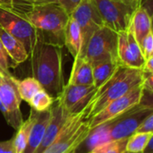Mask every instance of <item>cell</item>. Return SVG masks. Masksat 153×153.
Here are the masks:
<instances>
[{
    "label": "cell",
    "mask_w": 153,
    "mask_h": 153,
    "mask_svg": "<svg viewBox=\"0 0 153 153\" xmlns=\"http://www.w3.org/2000/svg\"><path fill=\"white\" fill-rule=\"evenodd\" d=\"M10 10L26 19L43 41L64 46V30L69 15L57 2L34 4L13 0Z\"/></svg>",
    "instance_id": "1"
},
{
    "label": "cell",
    "mask_w": 153,
    "mask_h": 153,
    "mask_svg": "<svg viewBox=\"0 0 153 153\" xmlns=\"http://www.w3.org/2000/svg\"><path fill=\"white\" fill-rule=\"evenodd\" d=\"M32 77L53 99H57L65 86L62 69V47L37 37L29 56Z\"/></svg>",
    "instance_id": "2"
},
{
    "label": "cell",
    "mask_w": 153,
    "mask_h": 153,
    "mask_svg": "<svg viewBox=\"0 0 153 153\" xmlns=\"http://www.w3.org/2000/svg\"><path fill=\"white\" fill-rule=\"evenodd\" d=\"M143 69L130 68L120 65L116 73L99 89L88 104L85 112L88 120L113 100L126 95L130 91L142 84Z\"/></svg>",
    "instance_id": "3"
},
{
    "label": "cell",
    "mask_w": 153,
    "mask_h": 153,
    "mask_svg": "<svg viewBox=\"0 0 153 153\" xmlns=\"http://www.w3.org/2000/svg\"><path fill=\"white\" fill-rule=\"evenodd\" d=\"M86 112L70 115L56 139L42 153H74L91 133Z\"/></svg>",
    "instance_id": "4"
},
{
    "label": "cell",
    "mask_w": 153,
    "mask_h": 153,
    "mask_svg": "<svg viewBox=\"0 0 153 153\" xmlns=\"http://www.w3.org/2000/svg\"><path fill=\"white\" fill-rule=\"evenodd\" d=\"M152 113V102L145 101L142 98L140 103L100 127L104 129L108 141L128 138L136 132L140 124Z\"/></svg>",
    "instance_id": "5"
},
{
    "label": "cell",
    "mask_w": 153,
    "mask_h": 153,
    "mask_svg": "<svg viewBox=\"0 0 153 153\" xmlns=\"http://www.w3.org/2000/svg\"><path fill=\"white\" fill-rule=\"evenodd\" d=\"M118 33L103 26L93 33L80 56L84 57L91 65L117 59Z\"/></svg>",
    "instance_id": "6"
},
{
    "label": "cell",
    "mask_w": 153,
    "mask_h": 153,
    "mask_svg": "<svg viewBox=\"0 0 153 153\" xmlns=\"http://www.w3.org/2000/svg\"><path fill=\"white\" fill-rule=\"evenodd\" d=\"M104 26L119 33L126 30L139 8L125 0H93Z\"/></svg>",
    "instance_id": "7"
},
{
    "label": "cell",
    "mask_w": 153,
    "mask_h": 153,
    "mask_svg": "<svg viewBox=\"0 0 153 153\" xmlns=\"http://www.w3.org/2000/svg\"><path fill=\"white\" fill-rule=\"evenodd\" d=\"M143 96V85L140 84L134 89H133L132 91H130L126 95L108 104L99 113H97L96 115H94L93 117H91L87 120L91 132L112 121L116 117H119L126 111L129 110L130 108L140 103Z\"/></svg>",
    "instance_id": "8"
},
{
    "label": "cell",
    "mask_w": 153,
    "mask_h": 153,
    "mask_svg": "<svg viewBox=\"0 0 153 153\" xmlns=\"http://www.w3.org/2000/svg\"><path fill=\"white\" fill-rule=\"evenodd\" d=\"M22 99L17 90V79L4 76L0 81V110L7 124L17 130L23 122L20 109Z\"/></svg>",
    "instance_id": "9"
},
{
    "label": "cell",
    "mask_w": 153,
    "mask_h": 153,
    "mask_svg": "<svg viewBox=\"0 0 153 153\" xmlns=\"http://www.w3.org/2000/svg\"><path fill=\"white\" fill-rule=\"evenodd\" d=\"M0 26L22 43L30 56L37 39V30L21 15L2 7H0Z\"/></svg>",
    "instance_id": "10"
},
{
    "label": "cell",
    "mask_w": 153,
    "mask_h": 153,
    "mask_svg": "<svg viewBox=\"0 0 153 153\" xmlns=\"http://www.w3.org/2000/svg\"><path fill=\"white\" fill-rule=\"evenodd\" d=\"M70 16L76 21L82 33V56L91 37L95 31L104 26V22L93 0H82Z\"/></svg>",
    "instance_id": "11"
},
{
    "label": "cell",
    "mask_w": 153,
    "mask_h": 153,
    "mask_svg": "<svg viewBox=\"0 0 153 153\" xmlns=\"http://www.w3.org/2000/svg\"><path fill=\"white\" fill-rule=\"evenodd\" d=\"M96 91L97 88L94 85H72L67 83L65 84L56 100L68 114L77 115L86 109Z\"/></svg>",
    "instance_id": "12"
},
{
    "label": "cell",
    "mask_w": 153,
    "mask_h": 153,
    "mask_svg": "<svg viewBox=\"0 0 153 153\" xmlns=\"http://www.w3.org/2000/svg\"><path fill=\"white\" fill-rule=\"evenodd\" d=\"M117 59L121 65L130 68L143 69L145 64L141 47L135 39L131 27L118 33Z\"/></svg>",
    "instance_id": "13"
},
{
    "label": "cell",
    "mask_w": 153,
    "mask_h": 153,
    "mask_svg": "<svg viewBox=\"0 0 153 153\" xmlns=\"http://www.w3.org/2000/svg\"><path fill=\"white\" fill-rule=\"evenodd\" d=\"M30 113L33 117V122L30 130L26 147L22 153H34L36 152L43 139L46 127L51 116L50 108L43 112H38L30 108Z\"/></svg>",
    "instance_id": "14"
},
{
    "label": "cell",
    "mask_w": 153,
    "mask_h": 153,
    "mask_svg": "<svg viewBox=\"0 0 153 153\" xmlns=\"http://www.w3.org/2000/svg\"><path fill=\"white\" fill-rule=\"evenodd\" d=\"M68 84L93 85L92 65L82 56L74 58V64Z\"/></svg>",
    "instance_id": "15"
},
{
    "label": "cell",
    "mask_w": 153,
    "mask_h": 153,
    "mask_svg": "<svg viewBox=\"0 0 153 153\" xmlns=\"http://www.w3.org/2000/svg\"><path fill=\"white\" fill-rule=\"evenodd\" d=\"M130 27L139 45L142 44L143 40L149 33L152 32V16L148 10L143 7V5L134 12Z\"/></svg>",
    "instance_id": "16"
},
{
    "label": "cell",
    "mask_w": 153,
    "mask_h": 153,
    "mask_svg": "<svg viewBox=\"0 0 153 153\" xmlns=\"http://www.w3.org/2000/svg\"><path fill=\"white\" fill-rule=\"evenodd\" d=\"M64 45L74 58L80 56L82 48V38L76 21L69 16L64 30Z\"/></svg>",
    "instance_id": "17"
},
{
    "label": "cell",
    "mask_w": 153,
    "mask_h": 153,
    "mask_svg": "<svg viewBox=\"0 0 153 153\" xmlns=\"http://www.w3.org/2000/svg\"><path fill=\"white\" fill-rule=\"evenodd\" d=\"M0 41L15 65H18L19 64L26 61L29 58V54L27 53L22 43L15 39L13 36L10 35L1 26Z\"/></svg>",
    "instance_id": "18"
},
{
    "label": "cell",
    "mask_w": 153,
    "mask_h": 153,
    "mask_svg": "<svg viewBox=\"0 0 153 153\" xmlns=\"http://www.w3.org/2000/svg\"><path fill=\"white\" fill-rule=\"evenodd\" d=\"M120 65L118 60H108L92 65L93 85L99 89L116 73Z\"/></svg>",
    "instance_id": "19"
},
{
    "label": "cell",
    "mask_w": 153,
    "mask_h": 153,
    "mask_svg": "<svg viewBox=\"0 0 153 153\" xmlns=\"http://www.w3.org/2000/svg\"><path fill=\"white\" fill-rule=\"evenodd\" d=\"M33 122V117L32 114L30 112V116L26 120H23L22 124L20 126V127L16 130L15 135L13 137V143L15 153H22L29 138L30 130L31 127Z\"/></svg>",
    "instance_id": "20"
},
{
    "label": "cell",
    "mask_w": 153,
    "mask_h": 153,
    "mask_svg": "<svg viewBox=\"0 0 153 153\" xmlns=\"http://www.w3.org/2000/svg\"><path fill=\"white\" fill-rule=\"evenodd\" d=\"M17 90L22 100H24L29 104L32 97L43 89L36 79L28 77L21 81L17 80Z\"/></svg>",
    "instance_id": "21"
},
{
    "label": "cell",
    "mask_w": 153,
    "mask_h": 153,
    "mask_svg": "<svg viewBox=\"0 0 153 153\" xmlns=\"http://www.w3.org/2000/svg\"><path fill=\"white\" fill-rule=\"evenodd\" d=\"M153 133H134L128 137L126 143V152L131 153H142Z\"/></svg>",
    "instance_id": "22"
},
{
    "label": "cell",
    "mask_w": 153,
    "mask_h": 153,
    "mask_svg": "<svg viewBox=\"0 0 153 153\" xmlns=\"http://www.w3.org/2000/svg\"><path fill=\"white\" fill-rule=\"evenodd\" d=\"M54 101H55V99H53L44 90H41L38 91L32 97L29 105L31 107L32 109L38 112H43V111L48 110L53 105Z\"/></svg>",
    "instance_id": "23"
},
{
    "label": "cell",
    "mask_w": 153,
    "mask_h": 153,
    "mask_svg": "<svg viewBox=\"0 0 153 153\" xmlns=\"http://www.w3.org/2000/svg\"><path fill=\"white\" fill-rule=\"evenodd\" d=\"M128 138L108 141L95 146L91 151L94 153H125Z\"/></svg>",
    "instance_id": "24"
},
{
    "label": "cell",
    "mask_w": 153,
    "mask_h": 153,
    "mask_svg": "<svg viewBox=\"0 0 153 153\" xmlns=\"http://www.w3.org/2000/svg\"><path fill=\"white\" fill-rule=\"evenodd\" d=\"M16 66L8 53L4 49L3 44L0 41V74L3 76H10L12 75L10 73V68Z\"/></svg>",
    "instance_id": "25"
},
{
    "label": "cell",
    "mask_w": 153,
    "mask_h": 153,
    "mask_svg": "<svg viewBox=\"0 0 153 153\" xmlns=\"http://www.w3.org/2000/svg\"><path fill=\"white\" fill-rule=\"evenodd\" d=\"M143 55L144 56L145 61L153 56V34L152 32L149 33L148 36L143 40L140 45Z\"/></svg>",
    "instance_id": "26"
},
{
    "label": "cell",
    "mask_w": 153,
    "mask_h": 153,
    "mask_svg": "<svg viewBox=\"0 0 153 153\" xmlns=\"http://www.w3.org/2000/svg\"><path fill=\"white\" fill-rule=\"evenodd\" d=\"M82 0H57V3L63 7L66 13L70 16L71 13L77 8Z\"/></svg>",
    "instance_id": "27"
},
{
    "label": "cell",
    "mask_w": 153,
    "mask_h": 153,
    "mask_svg": "<svg viewBox=\"0 0 153 153\" xmlns=\"http://www.w3.org/2000/svg\"><path fill=\"white\" fill-rule=\"evenodd\" d=\"M135 133H153V113L140 124Z\"/></svg>",
    "instance_id": "28"
},
{
    "label": "cell",
    "mask_w": 153,
    "mask_h": 153,
    "mask_svg": "<svg viewBox=\"0 0 153 153\" xmlns=\"http://www.w3.org/2000/svg\"><path fill=\"white\" fill-rule=\"evenodd\" d=\"M0 153H15L13 143V138L10 140L0 142Z\"/></svg>",
    "instance_id": "29"
},
{
    "label": "cell",
    "mask_w": 153,
    "mask_h": 153,
    "mask_svg": "<svg viewBox=\"0 0 153 153\" xmlns=\"http://www.w3.org/2000/svg\"><path fill=\"white\" fill-rule=\"evenodd\" d=\"M143 71L145 73H152L153 74V56L147 59L143 67Z\"/></svg>",
    "instance_id": "30"
},
{
    "label": "cell",
    "mask_w": 153,
    "mask_h": 153,
    "mask_svg": "<svg viewBox=\"0 0 153 153\" xmlns=\"http://www.w3.org/2000/svg\"><path fill=\"white\" fill-rule=\"evenodd\" d=\"M142 153H153V136L149 140Z\"/></svg>",
    "instance_id": "31"
},
{
    "label": "cell",
    "mask_w": 153,
    "mask_h": 153,
    "mask_svg": "<svg viewBox=\"0 0 153 153\" xmlns=\"http://www.w3.org/2000/svg\"><path fill=\"white\" fill-rule=\"evenodd\" d=\"M13 0H0V7L11 9Z\"/></svg>",
    "instance_id": "32"
},
{
    "label": "cell",
    "mask_w": 153,
    "mask_h": 153,
    "mask_svg": "<svg viewBox=\"0 0 153 153\" xmlns=\"http://www.w3.org/2000/svg\"><path fill=\"white\" fill-rule=\"evenodd\" d=\"M30 3H34V4H40V3H51V2H57V0H22Z\"/></svg>",
    "instance_id": "33"
},
{
    "label": "cell",
    "mask_w": 153,
    "mask_h": 153,
    "mask_svg": "<svg viewBox=\"0 0 153 153\" xmlns=\"http://www.w3.org/2000/svg\"><path fill=\"white\" fill-rule=\"evenodd\" d=\"M125 1H126V2H128V3H130V4L135 5V6H137V7H140V6L142 5V4H143V0H125Z\"/></svg>",
    "instance_id": "34"
},
{
    "label": "cell",
    "mask_w": 153,
    "mask_h": 153,
    "mask_svg": "<svg viewBox=\"0 0 153 153\" xmlns=\"http://www.w3.org/2000/svg\"><path fill=\"white\" fill-rule=\"evenodd\" d=\"M3 77H4V76H3V75H2V74H0V81H1L2 79H3Z\"/></svg>",
    "instance_id": "35"
},
{
    "label": "cell",
    "mask_w": 153,
    "mask_h": 153,
    "mask_svg": "<svg viewBox=\"0 0 153 153\" xmlns=\"http://www.w3.org/2000/svg\"><path fill=\"white\" fill-rule=\"evenodd\" d=\"M87 153H94V152H93L92 151H90V152H87Z\"/></svg>",
    "instance_id": "36"
},
{
    "label": "cell",
    "mask_w": 153,
    "mask_h": 153,
    "mask_svg": "<svg viewBox=\"0 0 153 153\" xmlns=\"http://www.w3.org/2000/svg\"><path fill=\"white\" fill-rule=\"evenodd\" d=\"M125 153H131V152H126Z\"/></svg>",
    "instance_id": "37"
}]
</instances>
